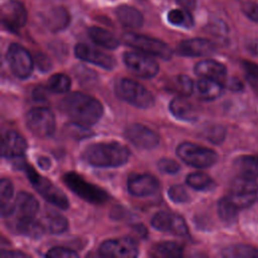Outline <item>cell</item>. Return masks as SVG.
<instances>
[{"instance_id": "8fae6325", "label": "cell", "mask_w": 258, "mask_h": 258, "mask_svg": "<svg viewBox=\"0 0 258 258\" xmlns=\"http://www.w3.org/2000/svg\"><path fill=\"white\" fill-rule=\"evenodd\" d=\"M123 60L133 75L142 79L153 78L159 71L156 60L143 52L127 51L123 55Z\"/></svg>"}, {"instance_id": "bcb514c9", "label": "cell", "mask_w": 258, "mask_h": 258, "mask_svg": "<svg viewBox=\"0 0 258 258\" xmlns=\"http://www.w3.org/2000/svg\"><path fill=\"white\" fill-rule=\"evenodd\" d=\"M2 258H19V257H26V254L21 251H5L2 250L1 252Z\"/></svg>"}, {"instance_id": "6da1fadb", "label": "cell", "mask_w": 258, "mask_h": 258, "mask_svg": "<svg viewBox=\"0 0 258 258\" xmlns=\"http://www.w3.org/2000/svg\"><path fill=\"white\" fill-rule=\"evenodd\" d=\"M60 108L74 123L86 127L96 124L104 113L100 101L81 92L69 94L61 100Z\"/></svg>"}, {"instance_id": "ac0fdd59", "label": "cell", "mask_w": 258, "mask_h": 258, "mask_svg": "<svg viewBox=\"0 0 258 258\" xmlns=\"http://www.w3.org/2000/svg\"><path fill=\"white\" fill-rule=\"evenodd\" d=\"M216 51L215 44L206 38H191L178 43L176 52L182 56H205Z\"/></svg>"}, {"instance_id": "ee69618b", "label": "cell", "mask_w": 258, "mask_h": 258, "mask_svg": "<svg viewBox=\"0 0 258 258\" xmlns=\"http://www.w3.org/2000/svg\"><path fill=\"white\" fill-rule=\"evenodd\" d=\"M242 66L249 76L258 81V64L249 60H243Z\"/></svg>"}, {"instance_id": "7a4b0ae2", "label": "cell", "mask_w": 258, "mask_h": 258, "mask_svg": "<svg viewBox=\"0 0 258 258\" xmlns=\"http://www.w3.org/2000/svg\"><path fill=\"white\" fill-rule=\"evenodd\" d=\"M82 156L95 167H118L127 163L130 151L118 142H100L87 147Z\"/></svg>"}, {"instance_id": "ffe728a7", "label": "cell", "mask_w": 258, "mask_h": 258, "mask_svg": "<svg viewBox=\"0 0 258 258\" xmlns=\"http://www.w3.org/2000/svg\"><path fill=\"white\" fill-rule=\"evenodd\" d=\"M195 73L206 79H212L224 83L227 79V68L215 59H203L195 66Z\"/></svg>"}, {"instance_id": "681fc988", "label": "cell", "mask_w": 258, "mask_h": 258, "mask_svg": "<svg viewBox=\"0 0 258 258\" xmlns=\"http://www.w3.org/2000/svg\"><path fill=\"white\" fill-rule=\"evenodd\" d=\"M37 163L40 166V168H42L44 170H46L50 167V160L48 159V157H45V156H40L37 160Z\"/></svg>"}, {"instance_id": "f1b7e54d", "label": "cell", "mask_w": 258, "mask_h": 258, "mask_svg": "<svg viewBox=\"0 0 258 258\" xmlns=\"http://www.w3.org/2000/svg\"><path fill=\"white\" fill-rule=\"evenodd\" d=\"M13 197V184L6 178L2 177L0 180V208L1 216L3 218H9L14 210V203H11Z\"/></svg>"}, {"instance_id": "7c38bea8", "label": "cell", "mask_w": 258, "mask_h": 258, "mask_svg": "<svg viewBox=\"0 0 258 258\" xmlns=\"http://www.w3.org/2000/svg\"><path fill=\"white\" fill-rule=\"evenodd\" d=\"M99 252L104 257L132 258L139 254L136 241L131 237H122L104 241L99 248Z\"/></svg>"}, {"instance_id": "b9f144b4", "label": "cell", "mask_w": 258, "mask_h": 258, "mask_svg": "<svg viewBox=\"0 0 258 258\" xmlns=\"http://www.w3.org/2000/svg\"><path fill=\"white\" fill-rule=\"evenodd\" d=\"M242 11L253 22H258V4L254 1L248 0L242 4Z\"/></svg>"}, {"instance_id": "f35d334b", "label": "cell", "mask_w": 258, "mask_h": 258, "mask_svg": "<svg viewBox=\"0 0 258 258\" xmlns=\"http://www.w3.org/2000/svg\"><path fill=\"white\" fill-rule=\"evenodd\" d=\"M225 134H226L225 128L220 125L211 126L205 131L206 139L209 140L210 142L216 143V144H219L224 140Z\"/></svg>"}, {"instance_id": "277c9868", "label": "cell", "mask_w": 258, "mask_h": 258, "mask_svg": "<svg viewBox=\"0 0 258 258\" xmlns=\"http://www.w3.org/2000/svg\"><path fill=\"white\" fill-rule=\"evenodd\" d=\"M24 169L31 184L44 200L62 210L69 208V200L59 187L54 185L48 178L40 175L33 167L25 165Z\"/></svg>"}, {"instance_id": "44dd1931", "label": "cell", "mask_w": 258, "mask_h": 258, "mask_svg": "<svg viewBox=\"0 0 258 258\" xmlns=\"http://www.w3.org/2000/svg\"><path fill=\"white\" fill-rule=\"evenodd\" d=\"M38 202L32 195L26 191H20L14 201V210L11 216L16 215L17 218L34 217L38 212Z\"/></svg>"}, {"instance_id": "f546056e", "label": "cell", "mask_w": 258, "mask_h": 258, "mask_svg": "<svg viewBox=\"0 0 258 258\" xmlns=\"http://www.w3.org/2000/svg\"><path fill=\"white\" fill-rule=\"evenodd\" d=\"M43 226L51 234H61L69 228V222L64 216L54 211H47L43 217Z\"/></svg>"}, {"instance_id": "603a6c76", "label": "cell", "mask_w": 258, "mask_h": 258, "mask_svg": "<svg viewBox=\"0 0 258 258\" xmlns=\"http://www.w3.org/2000/svg\"><path fill=\"white\" fill-rule=\"evenodd\" d=\"M43 21L46 27L51 31H59L69 25L71 16L66 8L57 6L49 9L46 12Z\"/></svg>"}, {"instance_id": "8d00e7d4", "label": "cell", "mask_w": 258, "mask_h": 258, "mask_svg": "<svg viewBox=\"0 0 258 258\" xmlns=\"http://www.w3.org/2000/svg\"><path fill=\"white\" fill-rule=\"evenodd\" d=\"M71 79L61 73H57L54 74L52 76L49 77V79L47 80V85L46 88L48 91L52 92V93H66L69 91V89L71 88Z\"/></svg>"}, {"instance_id": "d4e9b609", "label": "cell", "mask_w": 258, "mask_h": 258, "mask_svg": "<svg viewBox=\"0 0 258 258\" xmlns=\"http://www.w3.org/2000/svg\"><path fill=\"white\" fill-rule=\"evenodd\" d=\"M196 90L200 99L205 101H212L219 98L224 91L223 83L212 80L202 78L197 82Z\"/></svg>"}, {"instance_id": "4fadbf2b", "label": "cell", "mask_w": 258, "mask_h": 258, "mask_svg": "<svg viewBox=\"0 0 258 258\" xmlns=\"http://www.w3.org/2000/svg\"><path fill=\"white\" fill-rule=\"evenodd\" d=\"M151 225L157 231L169 233L175 236H186L188 228L185 221L178 215L166 211H160L153 215Z\"/></svg>"}, {"instance_id": "1f68e13d", "label": "cell", "mask_w": 258, "mask_h": 258, "mask_svg": "<svg viewBox=\"0 0 258 258\" xmlns=\"http://www.w3.org/2000/svg\"><path fill=\"white\" fill-rule=\"evenodd\" d=\"M152 255L156 257H166V258H177L181 257L183 254L182 247L175 242H159L155 244L151 249Z\"/></svg>"}, {"instance_id": "836d02e7", "label": "cell", "mask_w": 258, "mask_h": 258, "mask_svg": "<svg viewBox=\"0 0 258 258\" xmlns=\"http://www.w3.org/2000/svg\"><path fill=\"white\" fill-rule=\"evenodd\" d=\"M222 255L224 257H229V258H239V257L258 258V249L249 245L236 244L223 249Z\"/></svg>"}, {"instance_id": "e0dca14e", "label": "cell", "mask_w": 258, "mask_h": 258, "mask_svg": "<svg viewBox=\"0 0 258 258\" xmlns=\"http://www.w3.org/2000/svg\"><path fill=\"white\" fill-rule=\"evenodd\" d=\"M75 54L84 61L94 63L106 70H113L116 64V60L112 55L85 43H78L75 46Z\"/></svg>"}, {"instance_id": "7bdbcfd3", "label": "cell", "mask_w": 258, "mask_h": 258, "mask_svg": "<svg viewBox=\"0 0 258 258\" xmlns=\"http://www.w3.org/2000/svg\"><path fill=\"white\" fill-rule=\"evenodd\" d=\"M35 63L37 66L38 70L41 71V72H47L52 67L50 59L42 53H37L35 55Z\"/></svg>"}, {"instance_id": "f6af8a7d", "label": "cell", "mask_w": 258, "mask_h": 258, "mask_svg": "<svg viewBox=\"0 0 258 258\" xmlns=\"http://www.w3.org/2000/svg\"><path fill=\"white\" fill-rule=\"evenodd\" d=\"M47 90V88H44L42 86H38L36 88L33 89L32 92V97L34 100L36 101H42L45 99V91Z\"/></svg>"}, {"instance_id": "74e56055", "label": "cell", "mask_w": 258, "mask_h": 258, "mask_svg": "<svg viewBox=\"0 0 258 258\" xmlns=\"http://www.w3.org/2000/svg\"><path fill=\"white\" fill-rule=\"evenodd\" d=\"M168 198L176 204H183L189 202V195L186 189L179 184H174L168 189Z\"/></svg>"}, {"instance_id": "30bf717a", "label": "cell", "mask_w": 258, "mask_h": 258, "mask_svg": "<svg viewBox=\"0 0 258 258\" xmlns=\"http://www.w3.org/2000/svg\"><path fill=\"white\" fill-rule=\"evenodd\" d=\"M6 59L15 77L26 79L32 74L33 58L30 52L22 45L11 43L6 52Z\"/></svg>"}, {"instance_id": "9a60e30c", "label": "cell", "mask_w": 258, "mask_h": 258, "mask_svg": "<svg viewBox=\"0 0 258 258\" xmlns=\"http://www.w3.org/2000/svg\"><path fill=\"white\" fill-rule=\"evenodd\" d=\"M1 20L6 28L16 31L25 25L27 11L21 2L8 0L1 7Z\"/></svg>"}, {"instance_id": "ab89813d", "label": "cell", "mask_w": 258, "mask_h": 258, "mask_svg": "<svg viewBox=\"0 0 258 258\" xmlns=\"http://www.w3.org/2000/svg\"><path fill=\"white\" fill-rule=\"evenodd\" d=\"M46 257H49V258H77V257H79V254L69 248L57 246V247H53V248L49 249L46 253Z\"/></svg>"}, {"instance_id": "9c48e42d", "label": "cell", "mask_w": 258, "mask_h": 258, "mask_svg": "<svg viewBox=\"0 0 258 258\" xmlns=\"http://www.w3.org/2000/svg\"><path fill=\"white\" fill-rule=\"evenodd\" d=\"M25 124L28 130L38 138L50 137L55 130L54 115L45 107L30 109L25 115Z\"/></svg>"}, {"instance_id": "d6986e66", "label": "cell", "mask_w": 258, "mask_h": 258, "mask_svg": "<svg viewBox=\"0 0 258 258\" xmlns=\"http://www.w3.org/2000/svg\"><path fill=\"white\" fill-rule=\"evenodd\" d=\"M27 148L26 140L16 131L9 130L2 137L1 154L7 158L22 156Z\"/></svg>"}, {"instance_id": "ba28073f", "label": "cell", "mask_w": 258, "mask_h": 258, "mask_svg": "<svg viewBox=\"0 0 258 258\" xmlns=\"http://www.w3.org/2000/svg\"><path fill=\"white\" fill-rule=\"evenodd\" d=\"M123 41L127 45L152 56L154 55L162 59H169L172 56L171 48L164 41L157 38L129 32L123 35Z\"/></svg>"}, {"instance_id": "d590c367", "label": "cell", "mask_w": 258, "mask_h": 258, "mask_svg": "<svg viewBox=\"0 0 258 258\" xmlns=\"http://www.w3.org/2000/svg\"><path fill=\"white\" fill-rule=\"evenodd\" d=\"M186 183L197 190H210L215 186V181L205 172L197 171L187 175Z\"/></svg>"}, {"instance_id": "83f0119b", "label": "cell", "mask_w": 258, "mask_h": 258, "mask_svg": "<svg viewBox=\"0 0 258 258\" xmlns=\"http://www.w3.org/2000/svg\"><path fill=\"white\" fill-rule=\"evenodd\" d=\"M88 34L96 44L107 49H115L120 44L119 39L113 33L98 26L90 27Z\"/></svg>"}, {"instance_id": "4316f807", "label": "cell", "mask_w": 258, "mask_h": 258, "mask_svg": "<svg viewBox=\"0 0 258 258\" xmlns=\"http://www.w3.org/2000/svg\"><path fill=\"white\" fill-rule=\"evenodd\" d=\"M164 87L166 90L182 97H187L194 92V82L185 75H176L170 77L165 82Z\"/></svg>"}, {"instance_id": "7dc6e473", "label": "cell", "mask_w": 258, "mask_h": 258, "mask_svg": "<svg viewBox=\"0 0 258 258\" xmlns=\"http://www.w3.org/2000/svg\"><path fill=\"white\" fill-rule=\"evenodd\" d=\"M247 49L252 55L258 58V38L250 40L247 44Z\"/></svg>"}, {"instance_id": "5bb4252c", "label": "cell", "mask_w": 258, "mask_h": 258, "mask_svg": "<svg viewBox=\"0 0 258 258\" xmlns=\"http://www.w3.org/2000/svg\"><path fill=\"white\" fill-rule=\"evenodd\" d=\"M124 135L129 142L141 149H152L158 145L160 140L155 131L140 123H133L127 126L124 130Z\"/></svg>"}, {"instance_id": "e575fe53", "label": "cell", "mask_w": 258, "mask_h": 258, "mask_svg": "<svg viewBox=\"0 0 258 258\" xmlns=\"http://www.w3.org/2000/svg\"><path fill=\"white\" fill-rule=\"evenodd\" d=\"M167 20L169 23L175 26H180L183 28H190L194 26V17L190 11L186 9H171L167 13Z\"/></svg>"}, {"instance_id": "4dcf8cb0", "label": "cell", "mask_w": 258, "mask_h": 258, "mask_svg": "<svg viewBox=\"0 0 258 258\" xmlns=\"http://www.w3.org/2000/svg\"><path fill=\"white\" fill-rule=\"evenodd\" d=\"M235 166L240 175L256 179L258 177V156L241 155L235 160Z\"/></svg>"}, {"instance_id": "484cf974", "label": "cell", "mask_w": 258, "mask_h": 258, "mask_svg": "<svg viewBox=\"0 0 258 258\" xmlns=\"http://www.w3.org/2000/svg\"><path fill=\"white\" fill-rule=\"evenodd\" d=\"M169 110L171 114L182 121H194L196 119L195 109L185 97L178 96L169 103Z\"/></svg>"}, {"instance_id": "d6a6232c", "label": "cell", "mask_w": 258, "mask_h": 258, "mask_svg": "<svg viewBox=\"0 0 258 258\" xmlns=\"http://www.w3.org/2000/svg\"><path fill=\"white\" fill-rule=\"evenodd\" d=\"M240 209L236 207L227 197L221 199L218 203V214L220 219L227 224L236 222Z\"/></svg>"}, {"instance_id": "52a82bcc", "label": "cell", "mask_w": 258, "mask_h": 258, "mask_svg": "<svg viewBox=\"0 0 258 258\" xmlns=\"http://www.w3.org/2000/svg\"><path fill=\"white\" fill-rule=\"evenodd\" d=\"M63 182L77 196L92 204H104L109 200V195L100 186L85 180L76 172H67L62 176Z\"/></svg>"}, {"instance_id": "60d3db41", "label": "cell", "mask_w": 258, "mask_h": 258, "mask_svg": "<svg viewBox=\"0 0 258 258\" xmlns=\"http://www.w3.org/2000/svg\"><path fill=\"white\" fill-rule=\"evenodd\" d=\"M157 166H158V169L164 173H176L179 168H180V165L173 159H170V158H161L158 162H157Z\"/></svg>"}, {"instance_id": "7402d4cb", "label": "cell", "mask_w": 258, "mask_h": 258, "mask_svg": "<svg viewBox=\"0 0 258 258\" xmlns=\"http://www.w3.org/2000/svg\"><path fill=\"white\" fill-rule=\"evenodd\" d=\"M13 228L16 233L33 239L40 238L45 231L43 224L36 221L33 217L17 218Z\"/></svg>"}, {"instance_id": "cb8c5ba5", "label": "cell", "mask_w": 258, "mask_h": 258, "mask_svg": "<svg viewBox=\"0 0 258 258\" xmlns=\"http://www.w3.org/2000/svg\"><path fill=\"white\" fill-rule=\"evenodd\" d=\"M116 16L121 24L129 28H139L143 25L144 18L142 13L129 5H121L116 8Z\"/></svg>"}, {"instance_id": "8992f818", "label": "cell", "mask_w": 258, "mask_h": 258, "mask_svg": "<svg viewBox=\"0 0 258 258\" xmlns=\"http://www.w3.org/2000/svg\"><path fill=\"white\" fill-rule=\"evenodd\" d=\"M176 155L187 165L196 168L210 167L218 160L215 150L191 142L179 144L176 148Z\"/></svg>"}, {"instance_id": "2e32d148", "label": "cell", "mask_w": 258, "mask_h": 258, "mask_svg": "<svg viewBox=\"0 0 258 258\" xmlns=\"http://www.w3.org/2000/svg\"><path fill=\"white\" fill-rule=\"evenodd\" d=\"M160 187L159 180L149 173H135L127 180L128 192L134 197H148Z\"/></svg>"}, {"instance_id": "5b68a950", "label": "cell", "mask_w": 258, "mask_h": 258, "mask_svg": "<svg viewBox=\"0 0 258 258\" xmlns=\"http://www.w3.org/2000/svg\"><path fill=\"white\" fill-rule=\"evenodd\" d=\"M227 198L240 210L248 208L258 201V183L256 179L239 175L231 182Z\"/></svg>"}, {"instance_id": "3957f363", "label": "cell", "mask_w": 258, "mask_h": 258, "mask_svg": "<svg viewBox=\"0 0 258 258\" xmlns=\"http://www.w3.org/2000/svg\"><path fill=\"white\" fill-rule=\"evenodd\" d=\"M117 95L127 103L141 109H147L154 105L153 94L140 83L131 79H121L116 84Z\"/></svg>"}, {"instance_id": "c3c4849f", "label": "cell", "mask_w": 258, "mask_h": 258, "mask_svg": "<svg viewBox=\"0 0 258 258\" xmlns=\"http://www.w3.org/2000/svg\"><path fill=\"white\" fill-rule=\"evenodd\" d=\"M177 4L181 6L183 9H186L188 11L192 10L196 7V0H176Z\"/></svg>"}]
</instances>
